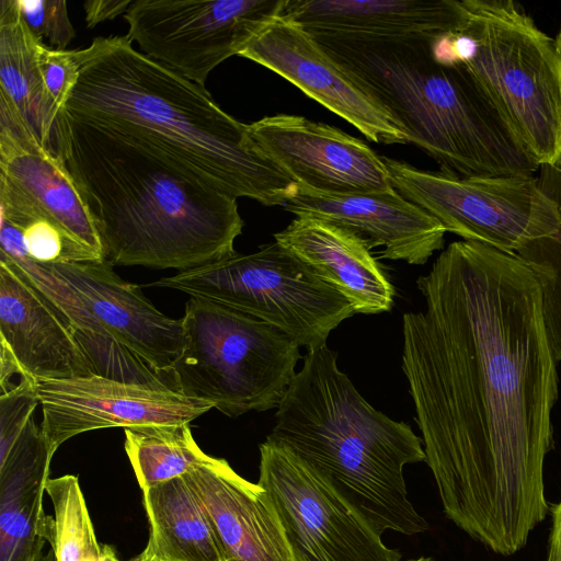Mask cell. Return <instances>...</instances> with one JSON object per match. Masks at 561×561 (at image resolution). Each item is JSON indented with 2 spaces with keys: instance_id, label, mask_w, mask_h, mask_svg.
<instances>
[{
  "instance_id": "cell-1",
  "label": "cell",
  "mask_w": 561,
  "mask_h": 561,
  "mask_svg": "<svg viewBox=\"0 0 561 561\" xmlns=\"http://www.w3.org/2000/svg\"><path fill=\"white\" fill-rule=\"evenodd\" d=\"M402 370L445 515L501 556L548 515L557 360L539 280L516 253L455 241L416 279Z\"/></svg>"
},
{
  "instance_id": "cell-2",
  "label": "cell",
  "mask_w": 561,
  "mask_h": 561,
  "mask_svg": "<svg viewBox=\"0 0 561 561\" xmlns=\"http://www.w3.org/2000/svg\"><path fill=\"white\" fill-rule=\"evenodd\" d=\"M67 114L112 131L232 196L284 206L298 184L255 144L249 124L207 90L135 49L126 36L79 49Z\"/></svg>"
},
{
  "instance_id": "cell-3",
  "label": "cell",
  "mask_w": 561,
  "mask_h": 561,
  "mask_svg": "<svg viewBox=\"0 0 561 561\" xmlns=\"http://www.w3.org/2000/svg\"><path fill=\"white\" fill-rule=\"evenodd\" d=\"M57 152L76 181L113 265L194 268L236 253L237 198L64 110Z\"/></svg>"
},
{
  "instance_id": "cell-4",
  "label": "cell",
  "mask_w": 561,
  "mask_h": 561,
  "mask_svg": "<svg viewBox=\"0 0 561 561\" xmlns=\"http://www.w3.org/2000/svg\"><path fill=\"white\" fill-rule=\"evenodd\" d=\"M302 360L265 440L298 458L377 535L427 530L403 477L405 465L425 461L422 438L370 405L327 345Z\"/></svg>"
},
{
  "instance_id": "cell-5",
  "label": "cell",
  "mask_w": 561,
  "mask_h": 561,
  "mask_svg": "<svg viewBox=\"0 0 561 561\" xmlns=\"http://www.w3.org/2000/svg\"><path fill=\"white\" fill-rule=\"evenodd\" d=\"M433 36L316 41L440 172L462 178L535 175L540 167L467 67L432 58Z\"/></svg>"
},
{
  "instance_id": "cell-6",
  "label": "cell",
  "mask_w": 561,
  "mask_h": 561,
  "mask_svg": "<svg viewBox=\"0 0 561 561\" xmlns=\"http://www.w3.org/2000/svg\"><path fill=\"white\" fill-rule=\"evenodd\" d=\"M466 16L449 34L462 64L539 167H561V54L512 0H462Z\"/></svg>"
},
{
  "instance_id": "cell-7",
  "label": "cell",
  "mask_w": 561,
  "mask_h": 561,
  "mask_svg": "<svg viewBox=\"0 0 561 561\" xmlns=\"http://www.w3.org/2000/svg\"><path fill=\"white\" fill-rule=\"evenodd\" d=\"M181 320L183 347L170 371L175 390L211 402L229 417L277 408L301 358L290 336L197 297L186 301Z\"/></svg>"
},
{
  "instance_id": "cell-8",
  "label": "cell",
  "mask_w": 561,
  "mask_h": 561,
  "mask_svg": "<svg viewBox=\"0 0 561 561\" xmlns=\"http://www.w3.org/2000/svg\"><path fill=\"white\" fill-rule=\"evenodd\" d=\"M147 286L171 288L257 318L311 351L356 312L307 263L275 240L162 277Z\"/></svg>"
},
{
  "instance_id": "cell-9",
  "label": "cell",
  "mask_w": 561,
  "mask_h": 561,
  "mask_svg": "<svg viewBox=\"0 0 561 561\" xmlns=\"http://www.w3.org/2000/svg\"><path fill=\"white\" fill-rule=\"evenodd\" d=\"M381 158L397 192L466 241L518 254L561 237L557 205L535 175L462 178Z\"/></svg>"
},
{
  "instance_id": "cell-10",
  "label": "cell",
  "mask_w": 561,
  "mask_h": 561,
  "mask_svg": "<svg viewBox=\"0 0 561 561\" xmlns=\"http://www.w3.org/2000/svg\"><path fill=\"white\" fill-rule=\"evenodd\" d=\"M286 0H133L127 39L182 77L205 85L209 73L273 19Z\"/></svg>"
},
{
  "instance_id": "cell-11",
  "label": "cell",
  "mask_w": 561,
  "mask_h": 561,
  "mask_svg": "<svg viewBox=\"0 0 561 561\" xmlns=\"http://www.w3.org/2000/svg\"><path fill=\"white\" fill-rule=\"evenodd\" d=\"M294 561H400L373 528L308 467L267 440L260 478Z\"/></svg>"
},
{
  "instance_id": "cell-12",
  "label": "cell",
  "mask_w": 561,
  "mask_h": 561,
  "mask_svg": "<svg viewBox=\"0 0 561 561\" xmlns=\"http://www.w3.org/2000/svg\"><path fill=\"white\" fill-rule=\"evenodd\" d=\"M41 428L51 456L69 438L93 430L191 423L215 405L168 386L118 381L99 375L35 379Z\"/></svg>"
},
{
  "instance_id": "cell-13",
  "label": "cell",
  "mask_w": 561,
  "mask_h": 561,
  "mask_svg": "<svg viewBox=\"0 0 561 561\" xmlns=\"http://www.w3.org/2000/svg\"><path fill=\"white\" fill-rule=\"evenodd\" d=\"M279 75L376 144H408L383 107L301 25L273 19L240 53Z\"/></svg>"
},
{
  "instance_id": "cell-14",
  "label": "cell",
  "mask_w": 561,
  "mask_h": 561,
  "mask_svg": "<svg viewBox=\"0 0 561 561\" xmlns=\"http://www.w3.org/2000/svg\"><path fill=\"white\" fill-rule=\"evenodd\" d=\"M249 128L259 148L297 184L329 194L393 187L382 158L334 126L276 114L249 124Z\"/></svg>"
},
{
  "instance_id": "cell-15",
  "label": "cell",
  "mask_w": 561,
  "mask_h": 561,
  "mask_svg": "<svg viewBox=\"0 0 561 561\" xmlns=\"http://www.w3.org/2000/svg\"><path fill=\"white\" fill-rule=\"evenodd\" d=\"M0 207L43 217L104 260L94 218L65 161L0 96Z\"/></svg>"
},
{
  "instance_id": "cell-16",
  "label": "cell",
  "mask_w": 561,
  "mask_h": 561,
  "mask_svg": "<svg viewBox=\"0 0 561 561\" xmlns=\"http://www.w3.org/2000/svg\"><path fill=\"white\" fill-rule=\"evenodd\" d=\"M73 291L93 319L157 374H170L183 347V324L159 311L141 288L103 261L46 265Z\"/></svg>"
},
{
  "instance_id": "cell-17",
  "label": "cell",
  "mask_w": 561,
  "mask_h": 561,
  "mask_svg": "<svg viewBox=\"0 0 561 561\" xmlns=\"http://www.w3.org/2000/svg\"><path fill=\"white\" fill-rule=\"evenodd\" d=\"M284 208L296 217L333 222L357 233L381 257L423 265L442 250L445 228L393 187L386 191L329 194L298 184Z\"/></svg>"
},
{
  "instance_id": "cell-18",
  "label": "cell",
  "mask_w": 561,
  "mask_h": 561,
  "mask_svg": "<svg viewBox=\"0 0 561 561\" xmlns=\"http://www.w3.org/2000/svg\"><path fill=\"white\" fill-rule=\"evenodd\" d=\"M184 477L207 513L224 561H294L280 522L259 483L211 456Z\"/></svg>"
},
{
  "instance_id": "cell-19",
  "label": "cell",
  "mask_w": 561,
  "mask_h": 561,
  "mask_svg": "<svg viewBox=\"0 0 561 561\" xmlns=\"http://www.w3.org/2000/svg\"><path fill=\"white\" fill-rule=\"evenodd\" d=\"M0 343L11 351L25 378L95 375L67 322L1 253Z\"/></svg>"
},
{
  "instance_id": "cell-20",
  "label": "cell",
  "mask_w": 561,
  "mask_h": 561,
  "mask_svg": "<svg viewBox=\"0 0 561 561\" xmlns=\"http://www.w3.org/2000/svg\"><path fill=\"white\" fill-rule=\"evenodd\" d=\"M280 15L314 38L378 41L457 31L466 12L458 0H286Z\"/></svg>"
},
{
  "instance_id": "cell-21",
  "label": "cell",
  "mask_w": 561,
  "mask_h": 561,
  "mask_svg": "<svg viewBox=\"0 0 561 561\" xmlns=\"http://www.w3.org/2000/svg\"><path fill=\"white\" fill-rule=\"evenodd\" d=\"M274 239L342 294L356 313L376 314L392 308L390 279L367 241L352 230L318 218L296 217Z\"/></svg>"
},
{
  "instance_id": "cell-22",
  "label": "cell",
  "mask_w": 561,
  "mask_h": 561,
  "mask_svg": "<svg viewBox=\"0 0 561 561\" xmlns=\"http://www.w3.org/2000/svg\"><path fill=\"white\" fill-rule=\"evenodd\" d=\"M51 459L33 415L0 456V561H36L43 553L51 517L43 494Z\"/></svg>"
},
{
  "instance_id": "cell-23",
  "label": "cell",
  "mask_w": 561,
  "mask_h": 561,
  "mask_svg": "<svg viewBox=\"0 0 561 561\" xmlns=\"http://www.w3.org/2000/svg\"><path fill=\"white\" fill-rule=\"evenodd\" d=\"M41 42L23 21L18 0H0V96L12 104L38 142L58 156L64 111L45 89L38 60Z\"/></svg>"
},
{
  "instance_id": "cell-24",
  "label": "cell",
  "mask_w": 561,
  "mask_h": 561,
  "mask_svg": "<svg viewBox=\"0 0 561 561\" xmlns=\"http://www.w3.org/2000/svg\"><path fill=\"white\" fill-rule=\"evenodd\" d=\"M142 493L150 537L140 558L151 561H224L207 513L184 476L146 489Z\"/></svg>"
},
{
  "instance_id": "cell-25",
  "label": "cell",
  "mask_w": 561,
  "mask_h": 561,
  "mask_svg": "<svg viewBox=\"0 0 561 561\" xmlns=\"http://www.w3.org/2000/svg\"><path fill=\"white\" fill-rule=\"evenodd\" d=\"M0 253L12 262L67 322L95 375L118 381L167 386L159 374L104 330L70 287L46 265Z\"/></svg>"
},
{
  "instance_id": "cell-26",
  "label": "cell",
  "mask_w": 561,
  "mask_h": 561,
  "mask_svg": "<svg viewBox=\"0 0 561 561\" xmlns=\"http://www.w3.org/2000/svg\"><path fill=\"white\" fill-rule=\"evenodd\" d=\"M125 450L142 491L185 476L209 456L195 442L190 423L127 427Z\"/></svg>"
},
{
  "instance_id": "cell-27",
  "label": "cell",
  "mask_w": 561,
  "mask_h": 561,
  "mask_svg": "<svg viewBox=\"0 0 561 561\" xmlns=\"http://www.w3.org/2000/svg\"><path fill=\"white\" fill-rule=\"evenodd\" d=\"M45 492L54 507L48 542L56 561H105L78 478L66 474L48 479Z\"/></svg>"
},
{
  "instance_id": "cell-28",
  "label": "cell",
  "mask_w": 561,
  "mask_h": 561,
  "mask_svg": "<svg viewBox=\"0 0 561 561\" xmlns=\"http://www.w3.org/2000/svg\"><path fill=\"white\" fill-rule=\"evenodd\" d=\"M0 211L1 219L16 226L22 232L24 251L16 259L44 265L104 260L43 217L2 207Z\"/></svg>"
},
{
  "instance_id": "cell-29",
  "label": "cell",
  "mask_w": 561,
  "mask_h": 561,
  "mask_svg": "<svg viewBox=\"0 0 561 561\" xmlns=\"http://www.w3.org/2000/svg\"><path fill=\"white\" fill-rule=\"evenodd\" d=\"M518 255L539 280L546 332L557 363L561 362V237L537 241Z\"/></svg>"
},
{
  "instance_id": "cell-30",
  "label": "cell",
  "mask_w": 561,
  "mask_h": 561,
  "mask_svg": "<svg viewBox=\"0 0 561 561\" xmlns=\"http://www.w3.org/2000/svg\"><path fill=\"white\" fill-rule=\"evenodd\" d=\"M21 16L28 30L48 46L66 50L76 36L65 0H18Z\"/></svg>"
},
{
  "instance_id": "cell-31",
  "label": "cell",
  "mask_w": 561,
  "mask_h": 561,
  "mask_svg": "<svg viewBox=\"0 0 561 561\" xmlns=\"http://www.w3.org/2000/svg\"><path fill=\"white\" fill-rule=\"evenodd\" d=\"M34 380L21 378L12 389L0 394V456L10 450L39 404Z\"/></svg>"
},
{
  "instance_id": "cell-32",
  "label": "cell",
  "mask_w": 561,
  "mask_h": 561,
  "mask_svg": "<svg viewBox=\"0 0 561 561\" xmlns=\"http://www.w3.org/2000/svg\"><path fill=\"white\" fill-rule=\"evenodd\" d=\"M38 60L47 94L53 103L65 110L66 102L79 73V49L57 50L41 42Z\"/></svg>"
},
{
  "instance_id": "cell-33",
  "label": "cell",
  "mask_w": 561,
  "mask_h": 561,
  "mask_svg": "<svg viewBox=\"0 0 561 561\" xmlns=\"http://www.w3.org/2000/svg\"><path fill=\"white\" fill-rule=\"evenodd\" d=\"M133 0H90L83 3L85 23L89 28L125 14Z\"/></svg>"
},
{
  "instance_id": "cell-34",
  "label": "cell",
  "mask_w": 561,
  "mask_h": 561,
  "mask_svg": "<svg viewBox=\"0 0 561 561\" xmlns=\"http://www.w3.org/2000/svg\"><path fill=\"white\" fill-rule=\"evenodd\" d=\"M539 171L538 178L557 205L561 225V167H540Z\"/></svg>"
},
{
  "instance_id": "cell-35",
  "label": "cell",
  "mask_w": 561,
  "mask_h": 561,
  "mask_svg": "<svg viewBox=\"0 0 561 561\" xmlns=\"http://www.w3.org/2000/svg\"><path fill=\"white\" fill-rule=\"evenodd\" d=\"M550 511L551 527L546 561H561V500Z\"/></svg>"
},
{
  "instance_id": "cell-36",
  "label": "cell",
  "mask_w": 561,
  "mask_h": 561,
  "mask_svg": "<svg viewBox=\"0 0 561 561\" xmlns=\"http://www.w3.org/2000/svg\"><path fill=\"white\" fill-rule=\"evenodd\" d=\"M104 550V560L105 561H119L114 552V550L108 546H103Z\"/></svg>"
},
{
  "instance_id": "cell-37",
  "label": "cell",
  "mask_w": 561,
  "mask_h": 561,
  "mask_svg": "<svg viewBox=\"0 0 561 561\" xmlns=\"http://www.w3.org/2000/svg\"><path fill=\"white\" fill-rule=\"evenodd\" d=\"M36 561H56L55 553L53 549L48 550L46 553H42Z\"/></svg>"
},
{
  "instance_id": "cell-38",
  "label": "cell",
  "mask_w": 561,
  "mask_h": 561,
  "mask_svg": "<svg viewBox=\"0 0 561 561\" xmlns=\"http://www.w3.org/2000/svg\"><path fill=\"white\" fill-rule=\"evenodd\" d=\"M556 43H557V46L559 48V51L561 54V25H560V28H559V32H558V35L556 37Z\"/></svg>"
},
{
  "instance_id": "cell-39",
  "label": "cell",
  "mask_w": 561,
  "mask_h": 561,
  "mask_svg": "<svg viewBox=\"0 0 561 561\" xmlns=\"http://www.w3.org/2000/svg\"><path fill=\"white\" fill-rule=\"evenodd\" d=\"M409 561H434L432 558H428V557H420V558H416V559H411Z\"/></svg>"
},
{
  "instance_id": "cell-40",
  "label": "cell",
  "mask_w": 561,
  "mask_h": 561,
  "mask_svg": "<svg viewBox=\"0 0 561 561\" xmlns=\"http://www.w3.org/2000/svg\"><path fill=\"white\" fill-rule=\"evenodd\" d=\"M130 561H151V560L142 559L138 556L137 558H135L134 560H130Z\"/></svg>"
}]
</instances>
